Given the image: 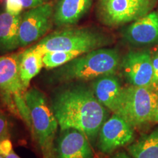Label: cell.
<instances>
[{
  "mask_svg": "<svg viewBox=\"0 0 158 158\" xmlns=\"http://www.w3.org/2000/svg\"><path fill=\"white\" fill-rule=\"evenodd\" d=\"M61 131L76 129L94 142L108 119V109L98 101L93 91L75 86L61 91L51 104Z\"/></svg>",
  "mask_w": 158,
  "mask_h": 158,
  "instance_id": "cell-1",
  "label": "cell"
},
{
  "mask_svg": "<svg viewBox=\"0 0 158 158\" xmlns=\"http://www.w3.org/2000/svg\"><path fill=\"white\" fill-rule=\"evenodd\" d=\"M121 57L117 49L101 48L77 56L59 67L54 79L59 82L95 80L114 75L120 67Z\"/></svg>",
  "mask_w": 158,
  "mask_h": 158,
  "instance_id": "cell-2",
  "label": "cell"
},
{
  "mask_svg": "<svg viewBox=\"0 0 158 158\" xmlns=\"http://www.w3.org/2000/svg\"><path fill=\"white\" fill-rule=\"evenodd\" d=\"M110 43V37L97 29L67 27L49 33L31 47L43 54L56 51H77L85 54L103 48Z\"/></svg>",
  "mask_w": 158,
  "mask_h": 158,
  "instance_id": "cell-3",
  "label": "cell"
},
{
  "mask_svg": "<svg viewBox=\"0 0 158 158\" xmlns=\"http://www.w3.org/2000/svg\"><path fill=\"white\" fill-rule=\"evenodd\" d=\"M21 52L0 56V97L7 109L22 118L31 130L29 110L25 101L24 87L19 75Z\"/></svg>",
  "mask_w": 158,
  "mask_h": 158,
  "instance_id": "cell-4",
  "label": "cell"
},
{
  "mask_svg": "<svg viewBox=\"0 0 158 158\" xmlns=\"http://www.w3.org/2000/svg\"><path fill=\"white\" fill-rule=\"evenodd\" d=\"M29 110L31 131L41 151L54 143L59 124L46 97L41 91L32 87L24 94Z\"/></svg>",
  "mask_w": 158,
  "mask_h": 158,
  "instance_id": "cell-5",
  "label": "cell"
},
{
  "mask_svg": "<svg viewBox=\"0 0 158 158\" xmlns=\"http://www.w3.org/2000/svg\"><path fill=\"white\" fill-rule=\"evenodd\" d=\"M158 92L149 86L130 85L123 88L117 113L135 127L154 122Z\"/></svg>",
  "mask_w": 158,
  "mask_h": 158,
  "instance_id": "cell-6",
  "label": "cell"
},
{
  "mask_svg": "<svg viewBox=\"0 0 158 158\" xmlns=\"http://www.w3.org/2000/svg\"><path fill=\"white\" fill-rule=\"evenodd\" d=\"M158 0H98L96 15L102 24L116 27L132 23L151 13Z\"/></svg>",
  "mask_w": 158,
  "mask_h": 158,
  "instance_id": "cell-7",
  "label": "cell"
},
{
  "mask_svg": "<svg viewBox=\"0 0 158 158\" xmlns=\"http://www.w3.org/2000/svg\"><path fill=\"white\" fill-rule=\"evenodd\" d=\"M54 5L46 2L28 9L21 14L19 27L20 47H26L40 40L50 30L53 21Z\"/></svg>",
  "mask_w": 158,
  "mask_h": 158,
  "instance_id": "cell-8",
  "label": "cell"
},
{
  "mask_svg": "<svg viewBox=\"0 0 158 158\" xmlns=\"http://www.w3.org/2000/svg\"><path fill=\"white\" fill-rule=\"evenodd\" d=\"M98 149L106 155L133 143L134 127L124 117L114 113L102 124L99 133Z\"/></svg>",
  "mask_w": 158,
  "mask_h": 158,
  "instance_id": "cell-9",
  "label": "cell"
},
{
  "mask_svg": "<svg viewBox=\"0 0 158 158\" xmlns=\"http://www.w3.org/2000/svg\"><path fill=\"white\" fill-rule=\"evenodd\" d=\"M120 68L130 85L151 87L153 80V67L149 50L130 51L121 60Z\"/></svg>",
  "mask_w": 158,
  "mask_h": 158,
  "instance_id": "cell-10",
  "label": "cell"
},
{
  "mask_svg": "<svg viewBox=\"0 0 158 158\" xmlns=\"http://www.w3.org/2000/svg\"><path fill=\"white\" fill-rule=\"evenodd\" d=\"M57 158H93L89 140L76 129L62 130L55 147Z\"/></svg>",
  "mask_w": 158,
  "mask_h": 158,
  "instance_id": "cell-11",
  "label": "cell"
},
{
  "mask_svg": "<svg viewBox=\"0 0 158 158\" xmlns=\"http://www.w3.org/2000/svg\"><path fill=\"white\" fill-rule=\"evenodd\" d=\"M123 37L130 44L147 45L158 43V13L151 12L124 29Z\"/></svg>",
  "mask_w": 158,
  "mask_h": 158,
  "instance_id": "cell-12",
  "label": "cell"
},
{
  "mask_svg": "<svg viewBox=\"0 0 158 158\" xmlns=\"http://www.w3.org/2000/svg\"><path fill=\"white\" fill-rule=\"evenodd\" d=\"M93 0H56L53 21L57 27L76 25L89 11Z\"/></svg>",
  "mask_w": 158,
  "mask_h": 158,
  "instance_id": "cell-13",
  "label": "cell"
},
{
  "mask_svg": "<svg viewBox=\"0 0 158 158\" xmlns=\"http://www.w3.org/2000/svg\"><path fill=\"white\" fill-rule=\"evenodd\" d=\"M122 90L123 87L114 75L97 78L92 84V91L98 101L114 114L117 113L119 108Z\"/></svg>",
  "mask_w": 158,
  "mask_h": 158,
  "instance_id": "cell-14",
  "label": "cell"
},
{
  "mask_svg": "<svg viewBox=\"0 0 158 158\" xmlns=\"http://www.w3.org/2000/svg\"><path fill=\"white\" fill-rule=\"evenodd\" d=\"M21 14L12 15L5 10L0 12V51L2 52H10L20 47L19 27Z\"/></svg>",
  "mask_w": 158,
  "mask_h": 158,
  "instance_id": "cell-15",
  "label": "cell"
},
{
  "mask_svg": "<svg viewBox=\"0 0 158 158\" xmlns=\"http://www.w3.org/2000/svg\"><path fill=\"white\" fill-rule=\"evenodd\" d=\"M43 54L31 47L21 52L19 62V75L24 87L28 89L31 81L44 67Z\"/></svg>",
  "mask_w": 158,
  "mask_h": 158,
  "instance_id": "cell-16",
  "label": "cell"
},
{
  "mask_svg": "<svg viewBox=\"0 0 158 158\" xmlns=\"http://www.w3.org/2000/svg\"><path fill=\"white\" fill-rule=\"evenodd\" d=\"M133 158H158V128L127 146Z\"/></svg>",
  "mask_w": 158,
  "mask_h": 158,
  "instance_id": "cell-17",
  "label": "cell"
},
{
  "mask_svg": "<svg viewBox=\"0 0 158 158\" xmlns=\"http://www.w3.org/2000/svg\"><path fill=\"white\" fill-rule=\"evenodd\" d=\"M84 54L77 51H56L46 52L43 54V61L44 67L48 70L59 68L80 55Z\"/></svg>",
  "mask_w": 158,
  "mask_h": 158,
  "instance_id": "cell-18",
  "label": "cell"
},
{
  "mask_svg": "<svg viewBox=\"0 0 158 158\" xmlns=\"http://www.w3.org/2000/svg\"><path fill=\"white\" fill-rule=\"evenodd\" d=\"M5 10L12 15H20L23 11V7L19 0H5Z\"/></svg>",
  "mask_w": 158,
  "mask_h": 158,
  "instance_id": "cell-19",
  "label": "cell"
},
{
  "mask_svg": "<svg viewBox=\"0 0 158 158\" xmlns=\"http://www.w3.org/2000/svg\"><path fill=\"white\" fill-rule=\"evenodd\" d=\"M152 62L153 67V80L151 87L155 91H158V49L152 52Z\"/></svg>",
  "mask_w": 158,
  "mask_h": 158,
  "instance_id": "cell-20",
  "label": "cell"
},
{
  "mask_svg": "<svg viewBox=\"0 0 158 158\" xmlns=\"http://www.w3.org/2000/svg\"><path fill=\"white\" fill-rule=\"evenodd\" d=\"M0 137L10 138L8 119L2 111H0Z\"/></svg>",
  "mask_w": 158,
  "mask_h": 158,
  "instance_id": "cell-21",
  "label": "cell"
},
{
  "mask_svg": "<svg viewBox=\"0 0 158 158\" xmlns=\"http://www.w3.org/2000/svg\"><path fill=\"white\" fill-rule=\"evenodd\" d=\"M13 150V145L10 138H6L0 142V155L3 157L8 155Z\"/></svg>",
  "mask_w": 158,
  "mask_h": 158,
  "instance_id": "cell-22",
  "label": "cell"
},
{
  "mask_svg": "<svg viewBox=\"0 0 158 158\" xmlns=\"http://www.w3.org/2000/svg\"><path fill=\"white\" fill-rule=\"evenodd\" d=\"M23 9H31L47 2V0H19Z\"/></svg>",
  "mask_w": 158,
  "mask_h": 158,
  "instance_id": "cell-23",
  "label": "cell"
},
{
  "mask_svg": "<svg viewBox=\"0 0 158 158\" xmlns=\"http://www.w3.org/2000/svg\"><path fill=\"white\" fill-rule=\"evenodd\" d=\"M43 158H57L54 144L42 151Z\"/></svg>",
  "mask_w": 158,
  "mask_h": 158,
  "instance_id": "cell-24",
  "label": "cell"
},
{
  "mask_svg": "<svg viewBox=\"0 0 158 158\" xmlns=\"http://www.w3.org/2000/svg\"><path fill=\"white\" fill-rule=\"evenodd\" d=\"M111 158H133L132 156H130L129 154L124 151H119L118 152L114 154V155L112 156Z\"/></svg>",
  "mask_w": 158,
  "mask_h": 158,
  "instance_id": "cell-25",
  "label": "cell"
},
{
  "mask_svg": "<svg viewBox=\"0 0 158 158\" xmlns=\"http://www.w3.org/2000/svg\"><path fill=\"white\" fill-rule=\"evenodd\" d=\"M4 158H21V157H20L17 154L15 153V152L13 150V151H12L11 152H10L8 154V155H6L5 157H4Z\"/></svg>",
  "mask_w": 158,
  "mask_h": 158,
  "instance_id": "cell-26",
  "label": "cell"
},
{
  "mask_svg": "<svg viewBox=\"0 0 158 158\" xmlns=\"http://www.w3.org/2000/svg\"><path fill=\"white\" fill-rule=\"evenodd\" d=\"M154 122L158 123V100H157V107H156L155 110V118H154Z\"/></svg>",
  "mask_w": 158,
  "mask_h": 158,
  "instance_id": "cell-27",
  "label": "cell"
},
{
  "mask_svg": "<svg viewBox=\"0 0 158 158\" xmlns=\"http://www.w3.org/2000/svg\"><path fill=\"white\" fill-rule=\"evenodd\" d=\"M5 138H4V137H0V142H1L2 141L3 139H5Z\"/></svg>",
  "mask_w": 158,
  "mask_h": 158,
  "instance_id": "cell-28",
  "label": "cell"
},
{
  "mask_svg": "<svg viewBox=\"0 0 158 158\" xmlns=\"http://www.w3.org/2000/svg\"><path fill=\"white\" fill-rule=\"evenodd\" d=\"M0 158H4V157H2V156H1V155H0Z\"/></svg>",
  "mask_w": 158,
  "mask_h": 158,
  "instance_id": "cell-29",
  "label": "cell"
}]
</instances>
